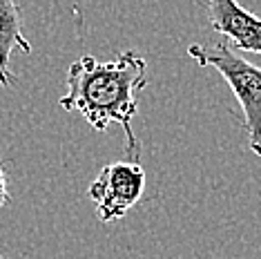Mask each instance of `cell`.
<instances>
[{
    "label": "cell",
    "mask_w": 261,
    "mask_h": 259,
    "mask_svg": "<svg viewBox=\"0 0 261 259\" xmlns=\"http://www.w3.org/2000/svg\"><path fill=\"white\" fill-rule=\"evenodd\" d=\"M147 87V63L134 49L121 51L103 63L90 54L76 58L67 69V94L58 105L65 112H76L96 132H105L118 123L125 132V152L139 161L141 143L132 130L139 114V94Z\"/></svg>",
    "instance_id": "6da1fadb"
},
{
    "label": "cell",
    "mask_w": 261,
    "mask_h": 259,
    "mask_svg": "<svg viewBox=\"0 0 261 259\" xmlns=\"http://www.w3.org/2000/svg\"><path fill=\"white\" fill-rule=\"evenodd\" d=\"M188 56L201 67H212L230 85L243 112V130L248 132V145L261 157V67L234 54L228 43L190 45Z\"/></svg>",
    "instance_id": "7a4b0ae2"
},
{
    "label": "cell",
    "mask_w": 261,
    "mask_h": 259,
    "mask_svg": "<svg viewBox=\"0 0 261 259\" xmlns=\"http://www.w3.org/2000/svg\"><path fill=\"white\" fill-rule=\"evenodd\" d=\"M145 192V170L139 161L108 163L87 188L96 205V217L103 223L123 219Z\"/></svg>",
    "instance_id": "3957f363"
},
{
    "label": "cell",
    "mask_w": 261,
    "mask_h": 259,
    "mask_svg": "<svg viewBox=\"0 0 261 259\" xmlns=\"http://www.w3.org/2000/svg\"><path fill=\"white\" fill-rule=\"evenodd\" d=\"M207 16L217 34L239 49L261 56V18L239 0H207Z\"/></svg>",
    "instance_id": "277c9868"
},
{
    "label": "cell",
    "mask_w": 261,
    "mask_h": 259,
    "mask_svg": "<svg viewBox=\"0 0 261 259\" xmlns=\"http://www.w3.org/2000/svg\"><path fill=\"white\" fill-rule=\"evenodd\" d=\"M18 49L32 54V43L22 34V14L14 0H0V85H14V72L9 69L11 54Z\"/></svg>",
    "instance_id": "5b68a950"
},
{
    "label": "cell",
    "mask_w": 261,
    "mask_h": 259,
    "mask_svg": "<svg viewBox=\"0 0 261 259\" xmlns=\"http://www.w3.org/2000/svg\"><path fill=\"white\" fill-rule=\"evenodd\" d=\"M11 197H9V190H7V174H5V163L0 159V208L9 205Z\"/></svg>",
    "instance_id": "8992f818"
},
{
    "label": "cell",
    "mask_w": 261,
    "mask_h": 259,
    "mask_svg": "<svg viewBox=\"0 0 261 259\" xmlns=\"http://www.w3.org/2000/svg\"><path fill=\"white\" fill-rule=\"evenodd\" d=\"M0 259H5V257H3V255H0Z\"/></svg>",
    "instance_id": "52a82bcc"
}]
</instances>
